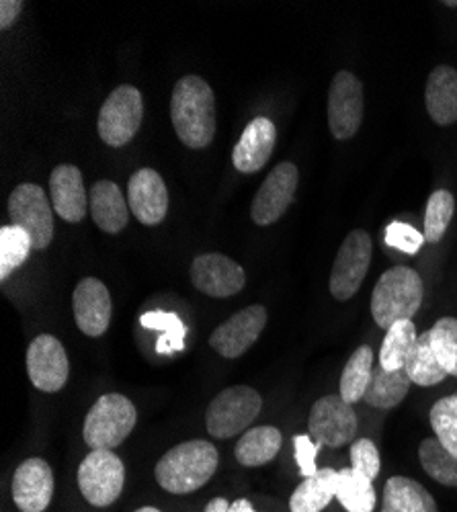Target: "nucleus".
<instances>
[{
  "label": "nucleus",
  "mask_w": 457,
  "mask_h": 512,
  "mask_svg": "<svg viewBox=\"0 0 457 512\" xmlns=\"http://www.w3.org/2000/svg\"><path fill=\"white\" fill-rule=\"evenodd\" d=\"M171 121L177 138L191 150L212 144L216 136V97L201 76L187 74L173 89Z\"/></svg>",
  "instance_id": "obj_1"
},
{
  "label": "nucleus",
  "mask_w": 457,
  "mask_h": 512,
  "mask_svg": "<svg viewBox=\"0 0 457 512\" xmlns=\"http://www.w3.org/2000/svg\"><path fill=\"white\" fill-rule=\"evenodd\" d=\"M218 449L201 439L185 441L166 451L154 467L156 482L171 494H191L203 488L216 474Z\"/></svg>",
  "instance_id": "obj_2"
},
{
  "label": "nucleus",
  "mask_w": 457,
  "mask_h": 512,
  "mask_svg": "<svg viewBox=\"0 0 457 512\" xmlns=\"http://www.w3.org/2000/svg\"><path fill=\"white\" fill-rule=\"evenodd\" d=\"M423 279L410 267L388 269L373 287L371 316L384 330L400 320H410L423 304Z\"/></svg>",
  "instance_id": "obj_3"
},
{
  "label": "nucleus",
  "mask_w": 457,
  "mask_h": 512,
  "mask_svg": "<svg viewBox=\"0 0 457 512\" xmlns=\"http://www.w3.org/2000/svg\"><path fill=\"white\" fill-rule=\"evenodd\" d=\"M136 422L138 410L130 398L105 394L91 406L82 437L91 449H115L132 435Z\"/></svg>",
  "instance_id": "obj_4"
},
{
  "label": "nucleus",
  "mask_w": 457,
  "mask_h": 512,
  "mask_svg": "<svg viewBox=\"0 0 457 512\" xmlns=\"http://www.w3.org/2000/svg\"><path fill=\"white\" fill-rule=\"evenodd\" d=\"M263 398L248 386H232L220 392L207 408V433L216 439H232L246 433L248 426L261 414Z\"/></svg>",
  "instance_id": "obj_5"
},
{
  "label": "nucleus",
  "mask_w": 457,
  "mask_h": 512,
  "mask_svg": "<svg viewBox=\"0 0 457 512\" xmlns=\"http://www.w3.org/2000/svg\"><path fill=\"white\" fill-rule=\"evenodd\" d=\"M144 119L142 95L132 84H121L103 103L97 119L101 140L111 148L128 146Z\"/></svg>",
  "instance_id": "obj_6"
},
{
  "label": "nucleus",
  "mask_w": 457,
  "mask_h": 512,
  "mask_svg": "<svg viewBox=\"0 0 457 512\" xmlns=\"http://www.w3.org/2000/svg\"><path fill=\"white\" fill-rule=\"evenodd\" d=\"M78 488L89 504L111 506L123 492L126 467L111 449H93L78 465Z\"/></svg>",
  "instance_id": "obj_7"
},
{
  "label": "nucleus",
  "mask_w": 457,
  "mask_h": 512,
  "mask_svg": "<svg viewBox=\"0 0 457 512\" xmlns=\"http://www.w3.org/2000/svg\"><path fill=\"white\" fill-rule=\"evenodd\" d=\"M11 226L23 228L31 240L33 250H44L54 238V207L48 201L44 187L23 183L13 189L9 197Z\"/></svg>",
  "instance_id": "obj_8"
},
{
  "label": "nucleus",
  "mask_w": 457,
  "mask_h": 512,
  "mask_svg": "<svg viewBox=\"0 0 457 512\" xmlns=\"http://www.w3.org/2000/svg\"><path fill=\"white\" fill-rule=\"evenodd\" d=\"M373 256V242L365 230H353L341 244L330 273V293L337 302H349L359 291Z\"/></svg>",
  "instance_id": "obj_9"
},
{
  "label": "nucleus",
  "mask_w": 457,
  "mask_h": 512,
  "mask_svg": "<svg viewBox=\"0 0 457 512\" xmlns=\"http://www.w3.org/2000/svg\"><path fill=\"white\" fill-rule=\"evenodd\" d=\"M357 414L353 404L341 396H324L314 402L308 420V435L318 447L339 449L353 443L357 435Z\"/></svg>",
  "instance_id": "obj_10"
},
{
  "label": "nucleus",
  "mask_w": 457,
  "mask_h": 512,
  "mask_svg": "<svg viewBox=\"0 0 457 512\" xmlns=\"http://www.w3.org/2000/svg\"><path fill=\"white\" fill-rule=\"evenodd\" d=\"M363 82L349 70H341L330 82L328 127L337 140L353 138L363 121Z\"/></svg>",
  "instance_id": "obj_11"
},
{
  "label": "nucleus",
  "mask_w": 457,
  "mask_h": 512,
  "mask_svg": "<svg viewBox=\"0 0 457 512\" xmlns=\"http://www.w3.org/2000/svg\"><path fill=\"white\" fill-rule=\"evenodd\" d=\"M300 183V170L294 162H281L277 164L263 185L259 187L253 205H251V218L257 226H271L281 220L287 207L292 205L296 189Z\"/></svg>",
  "instance_id": "obj_12"
},
{
  "label": "nucleus",
  "mask_w": 457,
  "mask_h": 512,
  "mask_svg": "<svg viewBox=\"0 0 457 512\" xmlns=\"http://www.w3.org/2000/svg\"><path fill=\"white\" fill-rule=\"evenodd\" d=\"M27 375L39 392H60L70 375L66 349L52 334H39L27 349Z\"/></svg>",
  "instance_id": "obj_13"
},
{
  "label": "nucleus",
  "mask_w": 457,
  "mask_h": 512,
  "mask_svg": "<svg viewBox=\"0 0 457 512\" xmlns=\"http://www.w3.org/2000/svg\"><path fill=\"white\" fill-rule=\"evenodd\" d=\"M265 326H267V310L259 304L248 306L236 312L226 322H222L212 332L210 347L226 359L242 357L257 343Z\"/></svg>",
  "instance_id": "obj_14"
},
{
  "label": "nucleus",
  "mask_w": 457,
  "mask_h": 512,
  "mask_svg": "<svg viewBox=\"0 0 457 512\" xmlns=\"http://www.w3.org/2000/svg\"><path fill=\"white\" fill-rule=\"evenodd\" d=\"M72 312L82 334L93 338L103 336L113 316V302L107 285L95 277L78 281L72 293Z\"/></svg>",
  "instance_id": "obj_15"
},
{
  "label": "nucleus",
  "mask_w": 457,
  "mask_h": 512,
  "mask_svg": "<svg viewBox=\"0 0 457 512\" xmlns=\"http://www.w3.org/2000/svg\"><path fill=\"white\" fill-rule=\"evenodd\" d=\"M191 281L197 291L222 300V297H232L242 291L246 275L244 269L226 254L207 252L199 254L193 261Z\"/></svg>",
  "instance_id": "obj_16"
},
{
  "label": "nucleus",
  "mask_w": 457,
  "mask_h": 512,
  "mask_svg": "<svg viewBox=\"0 0 457 512\" xmlns=\"http://www.w3.org/2000/svg\"><path fill=\"white\" fill-rule=\"evenodd\" d=\"M13 502L21 512H44L54 498V472L46 459H25L13 476Z\"/></svg>",
  "instance_id": "obj_17"
},
{
  "label": "nucleus",
  "mask_w": 457,
  "mask_h": 512,
  "mask_svg": "<svg viewBox=\"0 0 457 512\" xmlns=\"http://www.w3.org/2000/svg\"><path fill=\"white\" fill-rule=\"evenodd\" d=\"M128 203L136 220L158 226L169 213V189L154 168H140L128 183Z\"/></svg>",
  "instance_id": "obj_18"
},
{
  "label": "nucleus",
  "mask_w": 457,
  "mask_h": 512,
  "mask_svg": "<svg viewBox=\"0 0 457 512\" xmlns=\"http://www.w3.org/2000/svg\"><path fill=\"white\" fill-rule=\"evenodd\" d=\"M52 207L68 224H80L91 207L89 193L82 183V173L74 164H60L50 177Z\"/></svg>",
  "instance_id": "obj_19"
},
{
  "label": "nucleus",
  "mask_w": 457,
  "mask_h": 512,
  "mask_svg": "<svg viewBox=\"0 0 457 512\" xmlns=\"http://www.w3.org/2000/svg\"><path fill=\"white\" fill-rule=\"evenodd\" d=\"M275 142H277L275 123L267 117H255L244 127L242 136L238 138L232 150L234 168L244 175L259 173V170L269 162Z\"/></svg>",
  "instance_id": "obj_20"
},
{
  "label": "nucleus",
  "mask_w": 457,
  "mask_h": 512,
  "mask_svg": "<svg viewBox=\"0 0 457 512\" xmlns=\"http://www.w3.org/2000/svg\"><path fill=\"white\" fill-rule=\"evenodd\" d=\"M91 216L99 230L107 234H119L130 222V203L113 181H97L91 191Z\"/></svg>",
  "instance_id": "obj_21"
},
{
  "label": "nucleus",
  "mask_w": 457,
  "mask_h": 512,
  "mask_svg": "<svg viewBox=\"0 0 457 512\" xmlns=\"http://www.w3.org/2000/svg\"><path fill=\"white\" fill-rule=\"evenodd\" d=\"M425 105L437 125H451L457 121V70L451 66H437L427 80Z\"/></svg>",
  "instance_id": "obj_22"
},
{
  "label": "nucleus",
  "mask_w": 457,
  "mask_h": 512,
  "mask_svg": "<svg viewBox=\"0 0 457 512\" xmlns=\"http://www.w3.org/2000/svg\"><path fill=\"white\" fill-rule=\"evenodd\" d=\"M382 512H439V508L421 482L394 476L384 486Z\"/></svg>",
  "instance_id": "obj_23"
},
{
  "label": "nucleus",
  "mask_w": 457,
  "mask_h": 512,
  "mask_svg": "<svg viewBox=\"0 0 457 512\" xmlns=\"http://www.w3.org/2000/svg\"><path fill=\"white\" fill-rule=\"evenodd\" d=\"M337 486H339V472L330 467L318 469V472L310 478H304V482L294 490L292 498H289V510L292 512H322L332 500L337 498Z\"/></svg>",
  "instance_id": "obj_24"
},
{
  "label": "nucleus",
  "mask_w": 457,
  "mask_h": 512,
  "mask_svg": "<svg viewBox=\"0 0 457 512\" xmlns=\"http://www.w3.org/2000/svg\"><path fill=\"white\" fill-rule=\"evenodd\" d=\"M281 443V431L275 429V426H255V429H248L246 433H242L240 441L236 443L234 455L236 461L244 467L267 465L277 457Z\"/></svg>",
  "instance_id": "obj_25"
},
{
  "label": "nucleus",
  "mask_w": 457,
  "mask_h": 512,
  "mask_svg": "<svg viewBox=\"0 0 457 512\" xmlns=\"http://www.w3.org/2000/svg\"><path fill=\"white\" fill-rule=\"evenodd\" d=\"M412 381L406 373V369L388 371L380 363L373 365L371 381L367 386V392L363 396V402H367L373 408L390 410L396 408L408 394Z\"/></svg>",
  "instance_id": "obj_26"
},
{
  "label": "nucleus",
  "mask_w": 457,
  "mask_h": 512,
  "mask_svg": "<svg viewBox=\"0 0 457 512\" xmlns=\"http://www.w3.org/2000/svg\"><path fill=\"white\" fill-rule=\"evenodd\" d=\"M408 377L412 383H417L421 388H431L441 383L447 377V371L439 363L433 347H431V334L429 330L419 334L417 345H414L406 365H404Z\"/></svg>",
  "instance_id": "obj_27"
},
{
  "label": "nucleus",
  "mask_w": 457,
  "mask_h": 512,
  "mask_svg": "<svg viewBox=\"0 0 457 512\" xmlns=\"http://www.w3.org/2000/svg\"><path fill=\"white\" fill-rule=\"evenodd\" d=\"M384 345L380 349V365L388 371L404 369L414 345L419 340L417 326L412 320H400L390 330H386Z\"/></svg>",
  "instance_id": "obj_28"
},
{
  "label": "nucleus",
  "mask_w": 457,
  "mask_h": 512,
  "mask_svg": "<svg viewBox=\"0 0 457 512\" xmlns=\"http://www.w3.org/2000/svg\"><path fill=\"white\" fill-rule=\"evenodd\" d=\"M373 351L363 345L359 347L347 361L343 375H341V383H339V396L349 402L355 404L359 400H363L367 386L371 381V373H373Z\"/></svg>",
  "instance_id": "obj_29"
},
{
  "label": "nucleus",
  "mask_w": 457,
  "mask_h": 512,
  "mask_svg": "<svg viewBox=\"0 0 457 512\" xmlns=\"http://www.w3.org/2000/svg\"><path fill=\"white\" fill-rule=\"evenodd\" d=\"M337 500L347 512H373L378 496L371 480L357 474L353 467H345L339 472Z\"/></svg>",
  "instance_id": "obj_30"
},
{
  "label": "nucleus",
  "mask_w": 457,
  "mask_h": 512,
  "mask_svg": "<svg viewBox=\"0 0 457 512\" xmlns=\"http://www.w3.org/2000/svg\"><path fill=\"white\" fill-rule=\"evenodd\" d=\"M419 459L425 472L439 484L457 488V457L449 453L437 437L423 439L419 447Z\"/></svg>",
  "instance_id": "obj_31"
},
{
  "label": "nucleus",
  "mask_w": 457,
  "mask_h": 512,
  "mask_svg": "<svg viewBox=\"0 0 457 512\" xmlns=\"http://www.w3.org/2000/svg\"><path fill=\"white\" fill-rule=\"evenodd\" d=\"M33 250L31 236L19 226L0 228V279L7 281L13 271H17Z\"/></svg>",
  "instance_id": "obj_32"
},
{
  "label": "nucleus",
  "mask_w": 457,
  "mask_h": 512,
  "mask_svg": "<svg viewBox=\"0 0 457 512\" xmlns=\"http://www.w3.org/2000/svg\"><path fill=\"white\" fill-rule=\"evenodd\" d=\"M455 213V197L451 191L447 189H439L435 191L429 201H427V209H425V228H423V236L427 242H439Z\"/></svg>",
  "instance_id": "obj_33"
},
{
  "label": "nucleus",
  "mask_w": 457,
  "mask_h": 512,
  "mask_svg": "<svg viewBox=\"0 0 457 512\" xmlns=\"http://www.w3.org/2000/svg\"><path fill=\"white\" fill-rule=\"evenodd\" d=\"M431 347L447 371V375L457 377V318H439L429 330Z\"/></svg>",
  "instance_id": "obj_34"
},
{
  "label": "nucleus",
  "mask_w": 457,
  "mask_h": 512,
  "mask_svg": "<svg viewBox=\"0 0 457 512\" xmlns=\"http://www.w3.org/2000/svg\"><path fill=\"white\" fill-rule=\"evenodd\" d=\"M431 426L439 443L457 457V398L447 396L433 404Z\"/></svg>",
  "instance_id": "obj_35"
},
{
  "label": "nucleus",
  "mask_w": 457,
  "mask_h": 512,
  "mask_svg": "<svg viewBox=\"0 0 457 512\" xmlns=\"http://www.w3.org/2000/svg\"><path fill=\"white\" fill-rule=\"evenodd\" d=\"M142 324L148 326V328H162L166 334L158 340V353L162 355H169L173 351H183L185 347V334H187V328L185 324L181 322L179 316L175 314H166V312H146L142 316Z\"/></svg>",
  "instance_id": "obj_36"
},
{
  "label": "nucleus",
  "mask_w": 457,
  "mask_h": 512,
  "mask_svg": "<svg viewBox=\"0 0 457 512\" xmlns=\"http://www.w3.org/2000/svg\"><path fill=\"white\" fill-rule=\"evenodd\" d=\"M380 451L369 439H357L351 445V467L357 474L365 476L367 480H376L380 476Z\"/></svg>",
  "instance_id": "obj_37"
},
{
  "label": "nucleus",
  "mask_w": 457,
  "mask_h": 512,
  "mask_svg": "<svg viewBox=\"0 0 457 512\" xmlns=\"http://www.w3.org/2000/svg\"><path fill=\"white\" fill-rule=\"evenodd\" d=\"M425 236L423 232H419L417 228H412L410 224L404 222H392L386 228V244L404 252V254H417L423 244H425Z\"/></svg>",
  "instance_id": "obj_38"
},
{
  "label": "nucleus",
  "mask_w": 457,
  "mask_h": 512,
  "mask_svg": "<svg viewBox=\"0 0 457 512\" xmlns=\"http://www.w3.org/2000/svg\"><path fill=\"white\" fill-rule=\"evenodd\" d=\"M294 447H296V463L300 467L302 478H310L318 472L316 465V455H318V445L312 441L310 435H298L294 439Z\"/></svg>",
  "instance_id": "obj_39"
},
{
  "label": "nucleus",
  "mask_w": 457,
  "mask_h": 512,
  "mask_svg": "<svg viewBox=\"0 0 457 512\" xmlns=\"http://www.w3.org/2000/svg\"><path fill=\"white\" fill-rule=\"evenodd\" d=\"M23 7L25 3H21V0H3V3H0V29H9L21 15Z\"/></svg>",
  "instance_id": "obj_40"
},
{
  "label": "nucleus",
  "mask_w": 457,
  "mask_h": 512,
  "mask_svg": "<svg viewBox=\"0 0 457 512\" xmlns=\"http://www.w3.org/2000/svg\"><path fill=\"white\" fill-rule=\"evenodd\" d=\"M228 512H259V510H255V506L251 504V500L238 498V500H234V502L230 504Z\"/></svg>",
  "instance_id": "obj_41"
},
{
  "label": "nucleus",
  "mask_w": 457,
  "mask_h": 512,
  "mask_svg": "<svg viewBox=\"0 0 457 512\" xmlns=\"http://www.w3.org/2000/svg\"><path fill=\"white\" fill-rule=\"evenodd\" d=\"M228 508H230V504H228L226 498H214V500L207 502L203 512H228Z\"/></svg>",
  "instance_id": "obj_42"
},
{
  "label": "nucleus",
  "mask_w": 457,
  "mask_h": 512,
  "mask_svg": "<svg viewBox=\"0 0 457 512\" xmlns=\"http://www.w3.org/2000/svg\"><path fill=\"white\" fill-rule=\"evenodd\" d=\"M136 512H160V510L154 508V506H144V508H138Z\"/></svg>",
  "instance_id": "obj_43"
},
{
  "label": "nucleus",
  "mask_w": 457,
  "mask_h": 512,
  "mask_svg": "<svg viewBox=\"0 0 457 512\" xmlns=\"http://www.w3.org/2000/svg\"><path fill=\"white\" fill-rule=\"evenodd\" d=\"M445 7H457V0H445Z\"/></svg>",
  "instance_id": "obj_44"
},
{
  "label": "nucleus",
  "mask_w": 457,
  "mask_h": 512,
  "mask_svg": "<svg viewBox=\"0 0 457 512\" xmlns=\"http://www.w3.org/2000/svg\"><path fill=\"white\" fill-rule=\"evenodd\" d=\"M455 398H457V394H455Z\"/></svg>",
  "instance_id": "obj_45"
}]
</instances>
